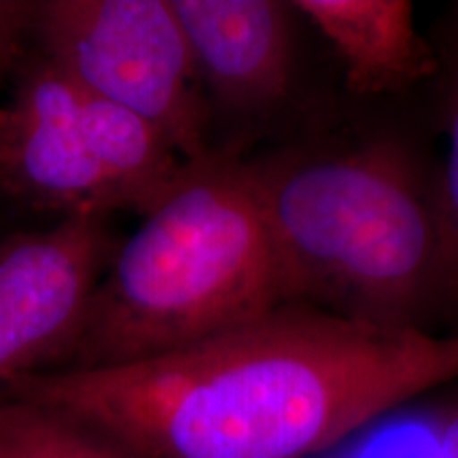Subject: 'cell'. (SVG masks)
<instances>
[{
  "label": "cell",
  "instance_id": "cell-1",
  "mask_svg": "<svg viewBox=\"0 0 458 458\" xmlns=\"http://www.w3.org/2000/svg\"><path fill=\"white\" fill-rule=\"evenodd\" d=\"M454 380L458 335L284 303L136 363L17 376L3 394L79 418L142 458H310Z\"/></svg>",
  "mask_w": 458,
  "mask_h": 458
},
{
  "label": "cell",
  "instance_id": "cell-2",
  "mask_svg": "<svg viewBox=\"0 0 458 458\" xmlns=\"http://www.w3.org/2000/svg\"><path fill=\"white\" fill-rule=\"evenodd\" d=\"M286 303L425 331L445 301L435 174L391 136L249 162Z\"/></svg>",
  "mask_w": 458,
  "mask_h": 458
},
{
  "label": "cell",
  "instance_id": "cell-3",
  "mask_svg": "<svg viewBox=\"0 0 458 458\" xmlns=\"http://www.w3.org/2000/svg\"><path fill=\"white\" fill-rule=\"evenodd\" d=\"M284 303L249 162L208 151L114 249L60 369L157 357Z\"/></svg>",
  "mask_w": 458,
  "mask_h": 458
},
{
  "label": "cell",
  "instance_id": "cell-4",
  "mask_svg": "<svg viewBox=\"0 0 458 458\" xmlns=\"http://www.w3.org/2000/svg\"><path fill=\"white\" fill-rule=\"evenodd\" d=\"M43 55L96 98L145 117L204 157L208 106L172 0H51L34 7Z\"/></svg>",
  "mask_w": 458,
  "mask_h": 458
},
{
  "label": "cell",
  "instance_id": "cell-5",
  "mask_svg": "<svg viewBox=\"0 0 458 458\" xmlns=\"http://www.w3.org/2000/svg\"><path fill=\"white\" fill-rule=\"evenodd\" d=\"M114 249L102 216L57 219L0 244V391L64 368Z\"/></svg>",
  "mask_w": 458,
  "mask_h": 458
},
{
  "label": "cell",
  "instance_id": "cell-6",
  "mask_svg": "<svg viewBox=\"0 0 458 458\" xmlns=\"http://www.w3.org/2000/svg\"><path fill=\"white\" fill-rule=\"evenodd\" d=\"M83 91L41 55L0 105V189L34 208L71 216L117 213L83 130Z\"/></svg>",
  "mask_w": 458,
  "mask_h": 458
},
{
  "label": "cell",
  "instance_id": "cell-7",
  "mask_svg": "<svg viewBox=\"0 0 458 458\" xmlns=\"http://www.w3.org/2000/svg\"><path fill=\"white\" fill-rule=\"evenodd\" d=\"M202 89L233 114H266L291 96L297 71L293 3L172 0Z\"/></svg>",
  "mask_w": 458,
  "mask_h": 458
},
{
  "label": "cell",
  "instance_id": "cell-8",
  "mask_svg": "<svg viewBox=\"0 0 458 458\" xmlns=\"http://www.w3.org/2000/svg\"><path fill=\"white\" fill-rule=\"evenodd\" d=\"M293 7L335 49L354 94H394L437 74V51L418 34L408 0H297Z\"/></svg>",
  "mask_w": 458,
  "mask_h": 458
},
{
  "label": "cell",
  "instance_id": "cell-9",
  "mask_svg": "<svg viewBox=\"0 0 458 458\" xmlns=\"http://www.w3.org/2000/svg\"><path fill=\"white\" fill-rule=\"evenodd\" d=\"M83 91V89H81ZM83 130L119 210L145 216L181 179L187 162L145 117L83 91Z\"/></svg>",
  "mask_w": 458,
  "mask_h": 458
},
{
  "label": "cell",
  "instance_id": "cell-10",
  "mask_svg": "<svg viewBox=\"0 0 458 458\" xmlns=\"http://www.w3.org/2000/svg\"><path fill=\"white\" fill-rule=\"evenodd\" d=\"M0 458H142L100 428L49 405L0 394Z\"/></svg>",
  "mask_w": 458,
  "mask_h": 458
},
{
  "label": "cell",
  "instance_id": "cell-11",
  "mask_svg": "<svg viewBox=\"0 0 458 458\" xmlns=\"http://www.w3.org/2000/svg\"><path fill=\"white\" fill-rule=\"evenodd\" d=\"M445 408L410 401L310 458H442Z\"/></svg>",
  "mask_w": 458,
  "mask_h": 458
},
{
  "label": "cell",
  "instance_id": "cell-12",
  "mask_svg": "<svg viewBox=\"0 0 458 458\" xmlns=\"http://www.w3.org/2000/svg\"><path fill=\"white\" fill-rule=\"evenodd\" d=\"M433 47L439 62L435 77H442V114L448 136V153L435 172V196L445 249V301L458 303V4L445 17L442 38Z\"/></svg>",
  "mask_w": 458,
  "mask_h": 458
},
{
  "label": "cell",
  "instance_id": "cell-13",
  "mask_svg": "<svg viewBox=\"0 0 458 458\" xmlns=\"http://www.w3.org/2000/svg\"><path fill=\"white\" fill-rule=\"evenodd\" d=\"M34 7L28 3H0V79L4 77L26 26L32 24Z\"/></svg>",
  "mask_w": 458,
  "mask_h": 458
},
{
  "label": "cell",
  "instance_id": "cell-14",
  "mask_svg": "<svg viewBox=\"0 0 458 458\" xmlns=\"http://www.w3.org/2000/svg\"><path fill=\"white\" fill-rule=\"evenodd\" d=\"M442 458H458V403L445 408L442 425Z\"/></svg>",
  "mask_w": 458,
  "mask_h": 458
}]
</instances>
